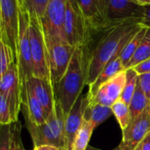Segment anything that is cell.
<instances>
[{
    "label": "cell",
    "mask_w": 150,
    "mask_h": 150,
    "mask_svg": "<svg viewBox=\"0 0 150 150\" xmlns=\"http://www.w3.org/2000/svg\"><path fill=\"white\" fill-rule=\"evenodd\" d=\"M144 26L140 21L110 23L96 34L86 47L88 50V72L86 84L89 87L112 58L120 57L125 44Z\"/></svg>",
    "instance_id": "obj_1"
},
{
    "label": "cell",
    "mask_w": 150,
    "mask_h": 150,
    "mask_svg": "<svg viewBox=\"0 0 150 150\" xmlns=\"http://www.w3.org/2000/svg\"><path fill=\"white\" fill-rule=\"evenodd\" d=\"M88 50L86 47L75 48L71 62L60 81L54 85L55 98L66 116L81 96L87 81Z\"/></svg>",
    "instance_id": "obj_2"
},
{
    "label": "cell",
    "mask_w": 150,
    "mask_h": 150,
    "mask_svg": "<svg viewBox=\"0 0 150 150\" xmlns=\"http://www.w3.org/2000/svg\"><path fill=\"white\" fill-rule=\"evenodd\" d=\"M26 127L32 138L34 146H54L64 150V130L65 115L56 100L55 109L48 117L47 121L42 125L34 124L28 117L23 113Z\"/></svg>",
    "instance_id": "obj_3"
},
{
    "label": "cell",
    "mask_w": 150,
    "mask_h": 150,
    "mask_svg": "<svg viewBox=\"0 0 150 150\" xmlns=\"http://www.w3.org/2000/svg\"><path fill=\"white\" fill-rule=\"evenodd\" d=\"M19 4V18H20V28H19V41H18V56H17V67L19 71V77L21 85V88L24 84L32 78L33 75V63L30 47L29 38V21L30 15L23 6V4L18 0Z\"/></svg>",
    "instance_id": "obj_4"
},
{
    "label": "cell",
    "mask_w": 150,
    "mask_h": 150,
    "mask_svg": "<svg viewBox=\"0 0 150 150\" xmlns=\"http://www.w3.org/2000/svg\"><path fill=\"white\" fill-rule=\"evenodd\" d=\"M64 28L67 43L74 48L88 45L90 32L77 0H66Z\"/></svg>",
    "instance_id": "obj_5"
},
{
    "label": "cell",
    "mask_w": 150,
    "mask_h": 150,
    "mask_svg": "<svg viewBox=\"0 0 150 150\" xmlns=\"http://www.w3.org/2000/svg\"><path fill=\"white\" fill-rule=\"evenodd\" d=\"M29 38L33 63V75L37 78L50 80L48 50L42 25L39 20L31 16L29 21Z\"/></svg>",
    "instance_id": "obj_6"
},
{
    "label": "cell",
    "mask_w": 150,
    "mask_h": 150,
    "mask_svg": "<svg viewBox=\"0 0 150 150\" xmlns=\"http://www.w3.org/2000/svg\"><path fill=\"white\" fill-rule=\"evenodd\" d=\"M0 7L2 41L9 49L13 60L16 63L20 28L18 0H0Z\"/></svg>",
    "instance_id": "obj_7"
},
{
    "label": "cell",
    "mask_w": 150,
    "mask_h": 150,
    "mask_svg": "<svg viewBox=\"0 0 150 150\" xmlns=\"http://www.w3.org/2000/svg\"><path fill=\"white\" fill-rule=\"evenodd\" d=\"M66 0H49L44 15L40 22L46 42H65L64 17Z\"/></svg>",
    "instance_id": "obj_8"
},
{
    "label": "cell",
    "mask_w": 150,
    "mask_h": 150,
    "mask_svg": "<svg viewBox=\"0 0 150 150\" xmlns=\"http://www.w3.org/2000/svg\"><path fill=\"white\" fill-rule=\"evenodd\" d=\"M0 92L6 98L13 118V123L18 122L19 113L22 107L21 85L17 64L11 62L7 71L0 81Z\"/></svg>",
    "instance_id": "obj_9"
},
{
    "label": "cell",
    "mask_w": 150,
    "mask_h": 150,
    "mask_svg": "<svg viewBox=\"0 0 150 150\" xmlns=\"http://www.w3.org/2000/svg\"><path fill=\"white\" fill-rule=\"evenodd\" d=\"M46 45L50 80L55 85L60 81L67 71L75 48L69 43L57 42H46Z\"/></svg>",
    "instance_id": "obj_10"
},
{
    "label": "cell",
    "mask_w": 150,
    "mask_h": 150,
    "mask_svg": "<svg viewBox=\"0 0 150 150\" xmlns=\"http://www.w3.org/2000/svg\"><path fill=\"white\" fill-rule=\"evenodd\" d=\"M106 16L110 23L142 21L145 7L136 0H104Z\"/></svg>",
    "instance_id": "obj_11"
},
{
    "label": "cell",
    "mask_w": 150,
    "mask_h": 150,
    "mask_svg": "<svg viewBox=\"0 0 150 150\" xmlns=\"http://www.w3.org/2000/svg\"><path fill=\"white\" fill-rule=\"evenodd\" d=\"M88 105L87 95H81L69 113L65 116L64 130V150H72L76 138L84 121V113Z\"/></svg>",
    "instance_id": "obj_12"
},
{
    "label": "cell",
    "mask_w": 150,
    "mask_h": 150,
    "mask_svg": "<svg viewBox=\"0 0 150 150\" xmlns=\"http://www.w3.org/2000/svg\"><path fill=\"white\" fill-rule=\"evenodd\" d=\"M77 3L86 20L91 41L93 36L110 24L106 16L104 0H77Z\"/></svg>",
    "instance_id": "obj_13"
},
{
    "label": "cell",
    "mask_w": 150,
    "mask_h": 150,
    "mask_svg": "<svg viewBox=\"0 0 150 150\" xmlns=\"http://www.w3.org/2000/svg\"><path fill=\"white\" fill-rule=\"evenodd\" d=\"M150 131V104L137 117L131 120L123 130L122 141L119 147L123 150H134L140 140Z\"/></svg>",
    "instance_id": "obj_14"
},
{
    "label": "cell",
    "mask_w": 150,
    "mask_h": 150,
    "mask_svg": "<svg viewBox=\"0 0 150 150\" xmlns=\"http://www.w3.org/2000/svg\"><path fill=\"white\" fill-rule=\"evenodd\" d=\"M126 79V71L119 73L100 86L96 95L88 100V103L103 104L111 107L118 99L125 88Z\"/></svg>",
    "instance_id": "obj_15"
},
{
    "label": "cell",
    "mask_w": 150,
    "mask_h": 150,
    "mask_svg": "<svg viewBox=\"0 0 150 150\" xmlns=\"http://www.w3.org/2000/svg\"><path fill=\"white\" fill-rule=\"evenodd\" d=\"M24 88H28L37 99V101L42 106L47 117H49L54 110L56 105L54 85L52 81L50 80L33 76L24 84L21 90Z\"/></svg>",
    "instance_id": "obj_16"
},
{
    "label": "cell",
    "mask_w": 150,
    "mask_h": 150,
    "mask_svg": "<svg viewBox=\"0 0 150 150\" xmlns=\"http://www.w3.org/2000/svg\"><path fill=\"white\" fill-rule=\"evenodd\" d=\"M21 95H22V107H21L22 112L25 113L34 124L38 125L44 124L47 121L48 117L41 103L26 88H24L21 90Z\"/></svg>",
    "instance_id": "obj_17"
},
{
    "label": "cell",
    "mask_w": 150,
    "mask_h": 150,
    "mask_svg": "<svg viewBox=\"0 0 150 150\" xmlns=\"http://www.w3.org/2000/svg\"><path fill=\"white\" fill-rule=\"evenodd\" d=\"M125 70V68L123 65L120 57H117L116 58H112L111 60H110L107 63V64L103 67V69L98 75V77L96 78V80L89 86V90H88V93L87 94L88 99V100L91 99L96 95V93L97 92L98 88H100L102 84H103L110 79L113 78L115 75H117V73Z\"/></svg>",
    "instance_id": "obj_18"
},
{
    "label": "cell",
    "mask_w": 150,
    "mask_h": 150,
    "mask_svg": "<svg viewBox=\"0 0 150 150\" xmlns=\"http://www.w3.org/2000/svg\"><path fill=\"white\" fill-rule=\"evenodd\" d=\"M112 114L111 107L103 104L88 103L84 113V120L89 122L95 128H96Z\"/></svg>",
    "instance_id": "obj_19"
},
{
    "label": "cell",
    "mask_w": 150,
    "mask_h": 150,
    "mask_svg": "<svg viewBox=\"0 0 150 150\" xmlns=\"http://www.w3.org/2000/svg\"><path fill=\"white\" fill-rule=\"evenodd\" d=\"M146 30H147V26L144 25L124 47V49L121 52L120 57H121L123 65L125 66V70L127 69V65H128L129 62L131 61L132 57H133V55L137 51L138 48L139 47L145 35H146Z\"/></svg>",
    "instance_id": "obj_20"
},
{
    "label": "cell",
    "mask_w": 150,
    "mask_h": 150,
    "mask_svg": "<svg viewBox=\"0 0 150 150\" xmlns=\"http://www.w3.org/2000/svg\"><path fill=\"white\" fill-rule=\"evenodd\" d=\"M150 104V101L146 98L144 92L140 88L139 83L137 84V88L135 89L134 95L129 103V110L131 113L132 120L139 116L146 108Z\"/></svg>",
    "instance_id": "obj_21"
},
{
    "label": "cell",
    "mask_w": 150,
    "mask_h": 150,
    "mask_svg": "<svg viewBox=\"0 0 150 150\" xmlns=\"http://www.w3.org/2000/svg\"><path fill=\"white\" fill-rule=\"evenodd\" d=\"M150 58V27H147V30L146 32V35L138 48L137 51L132 57L131 61L129 62L127 65L128 68H132L138 64L141 63L142 61Z\"/></svg>",
    "instance_id": "obj_22"
},
{
    "label": "cell",
    "mask_w": 150,
    "mask_h": 150,
    "mask_svg": "<svg viewBox=\"0 0 150 150\" xmlns=\"http://www.w3.org/2000/svg\"><path fill=\"white\" fill-rule=\"evenodd\" d=\"M125 71H126L125 84L123 92L121 94L120 99L129 105V103L134 95L135 89L137 88L139 74L133 70V68H128Z\"/></svg>",
    "instance_id": "obj_23"
},
{
    "label": "cell",
    "mask_w": 150,
    "mask_h": 150,
    "mask_svg": "<svg viewBox=\"0 0 150 150\" xmlns=\"http://www.w3.org/2000/svg\"><path fill=\"white\" fill-rule=\"evenodd\" d=\"M94 130L95 127L92 125V124L84 120L81 128L74 139L72 150H87Z\"/></svg>",
    "instance_id": "obj_24"
},
{
    "label": "cell",
    "mask_w": 150,
    "mask_h": 150,
    "mask_svg": "<svg viewBox=\"0 0 150 150\" xmlns=\"http://www.w3.org/2000/svg\"><path fill=\"white\" fill-rule=\"evenodd\" d=\"M111 110H112V113L114 114V116L116 117L118 122L120 128L122 129V131L125 130L132 120L129 105L125 103L124 101H122L121 99H118L111 106Z\"/></svg>",
    "instance_id": "obj_25"
},
{
    "label": "cell",
    "mask_w": 150,
    "mask_h": 150,
    "mask_svg": "<svg viewBox=\"0 0 150 150\" xmlns=\"http://www.w3.org/2000/svg\"><path fill=\"white\" fill-rule=\"evenodd\" d=\"M28 10L29 15L39 21L44 15L49 0H20Z\"/></svg>",
    "instance_id": "obj_26"
},
{
    "label": "cell",
    "mask_w": 150,
    "mask_h": 150,
    "mask_svg": "<svg viewBox=\"0 0 150 150\" xmlns=\"http://www.w3.org/2000/svg\"><path fill=\"white\" fill-rule=\"evenodd\" d=\"M11 62H14L13 60L11 52L4 42L0 40V81L7 71Z\"/></svg>",
    "instance_id": "obj_27"
},
{
    "label": "cell",
    "mask_w": 150,
    "mask_h": 150,
    "mask_svg": "<svg viewBox=\"0 0 150 150\" xmlns=\"http://www.w3.org/2000/svg\"><path fill=\"white\" fill-rule=\"evenodd\" d=\"M0 150H12V124L0 125Z\"/></svg>",
    "instance_id": "obj_28"
},
{
    "label": "cell",
    "mask_w": 150,
    "mask_h": 150,
    "mask_svg": "<svg viewBox=\"0 0 150 150\" xmlns=\"http://www.w3.org/2000/svg\"><path fill=\"white\" fill-rule=\"evenodd\" d=\"M13 123L9 103L6 96L0 92V125H11Z\"/></svg>",
    "instance_id": "obj_29"
},
{
    "label": "cell",
    "mask_w": 150,
    "mask_h": 150,
    "mask_svg": "<svg viewBox=\"0 0 150 150\" xmlns=\"http://www.w3.org/2000/svg\"><path fill=\"white\" fill-rule=\"evenodd\" d=\"M21 132V123L18 121L16 123L12 124V150H26L22 143Z\"/></svg>",
    "instance_id": "obj_30"
},
{
    "label": "cell",
    "mask_w": 150,
    "mask_h": 150,
    "mask_svg": "<svg viewBox=\"0 0 150 150\" xmlns=\"http://www.w3.org/2000/svg\"><path fill=\"white\" fill-rule=\"evenodd\" d=\"M138 83L146 98L150 101V73L139 75Z\"/></svg>",
    "instance_id": "obj_31"
},
{
    "label": "cell",
    "mask_w": 150,
    "mask_h": 150,
    "mask_svg": "<svg viewBox=\"0 0 150 150\" xmlns=\"http://www.w3.org/2000/svg\"><path fill=\"white\" fill-rule=\"evenodd\" d=\"M133 70L139 74H145V73H150V58H147L141 63L138 64L134 67H132Z\"/></svg>",
    "instance_id": "obj_32"
},
{
    "label": "cell",
    "mask_w": 150,
    "mask_h": 150,
    "mask_svg": "<svg viewBox=\"0 0 150 150\" xmlns=\"http://www.w3.org/2000/svg\"><path fill=\"white\" fill-rule=\"evenodd\" d=\"M134 150H150V131L140 140Z\"/></svg>",
    "instance_id": "obj_33"
},
{
    "label": "cell",
    "mask_w": 150,
    "mask_h": 150,
    "mask_svg": "<svg viewBox=\"0 0 150 150\" xmlns=\"http://www.w3.org/2000/svg\"><path fill=\"white\" fill-rule=\"evenodd\" d=\"M141 22L144 25H146L147 27H150V6H145L144 16H143V19H142Z\"/></svg>",
    "instance_id": "obj_34"
},
{
    "label": "cell",
    "mask_w": 150,
    "mask_h": 150,
    "mask_svg": "<svg viewBox=\"0 0 150 150\" xmlns=\"http://www.w3.org/2000/svg\"><path fill=\"white\" fill-rule=\"evenodd\" d=\"M33 150H61V149H59L58 147L54 146H48V145H45V146H34V149H33Z\"/></svg>",
    "instance_id": "obj_35"
},
{
    "label": "cell",
    "mask_w": 150,
    "mask_h": 150,
    "mask_svg": "<svg viewBox=\"0 0 150 150\" xmlns=\"http://www.w3.org/2000/svg\"><path fill=\"white\" fill-rule=\"evenodd\" d=\"M136 1L142 6H150V0H136Z\"/></svg>",
    "instance_id": "obj_36"
},
{
    "label": "cell",
    "mask_w": 150,
    "mask_h": 150,
    "mask_svg": "<svg viewBox=\"0 0 150 150\" xmlns=\"http://www.w3.org/2000/svg\"><path fill=\"white\" fill-rule=\"evenodd\" d=\"M0 40H2V26H1V7H0Z\"/></svg>",
    "instance_id": "obj_37"
},
{
    "label": "cell",
    "mask_w": 150,
    "mask_h": 150,
    "mask_svg": "<svg viewBox=\"0 0 150 150\" xmlns=\"http://www.w3.org/2000/svg\"><path fill=\"white\" fill-rule=\"evenodd\" d=\"M114 150H123V149H121V148H120L119 146H117V147H116V148H115Z\"/></svg>",
    "instance_id": "obj_38"
}]
</instances>
